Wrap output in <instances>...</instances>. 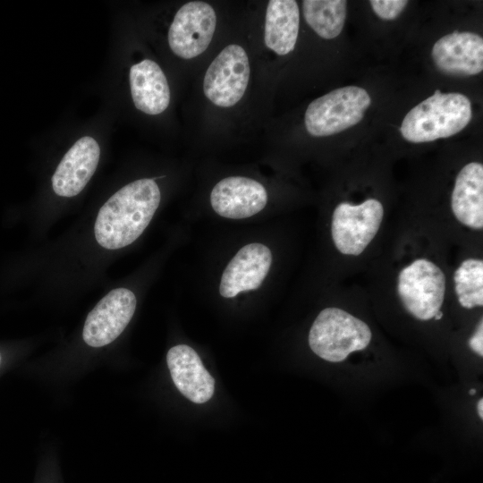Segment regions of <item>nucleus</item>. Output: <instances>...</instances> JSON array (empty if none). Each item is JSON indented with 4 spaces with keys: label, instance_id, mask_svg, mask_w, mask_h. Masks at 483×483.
<instances>
[{
    "label": "nucleus",
    "instance_id": "nucleus-15",
    "mask_svg": "<svg viewBox=\"0 0 483 483\" xmlns=\"http://www.w3.org/2000/svg\"><path fill=\"white\" fill-rule=\"evenodd\" d=\"M131 97L140 111L156 115L170 103V89L165 75L154 61L145 59L130 69Z\"/></svg>",
    "mask_w": 483,
    "mask_h": 483
},
{
    "label": "nucleus",
    "instance_id": "nucleus-8",
    "mask_svg": "<svg viewBox=\"0 0 483 483\" xmlns=\"http://www.w3.org/2000/svg\"><path fill=\"white\" fill-rule=\"evenodd\" d=\"M216 25V15L208 3L192 1L174 15L168 31V43L177 56L191 59L209 46Z\"/></svg>",
    "mask_w": 483,
    "mask_h": 483
},
{
    "label": "nucleus",
    "instance_id": "nucleus-1",
    "mask_svg": "<svg viewBox=\"0 0 483 483\" xmlns=\"http://www.w3.org/2000/svg\"><path fill=\"white\" fill-rule=\"evenodd\" d=\"M160 199L153 179H140L121 188L98 211L94 225L97 242L107 250L132 243L150 223Z\"/></svg>",
    "mask_w": 483,
    "mask_h": 483
},
{
    "label": "nucleus",
    "instance_id": "nucleus-11",
    "mask_svg": "<svg viewBox=\"0 0 483 483\" xmlns=\"http://www.w3.org/2000/svg\"><path fill=\"white\" fill-rule=\"evenodd\" d=\"M100 148L95 139L84 136L66 152L52 176L54 192L65 198L78 195L98 165Z\"/></svg>",
    "mask_w": 483,
    "mask_h": 483
},
{
    "label": "nucleus",
    "instance_id": "nucleus-23",
    "mask_svg": "<svg viewBox=\"0 0 483 483\" xmlns=\"http://www.w3.org/2000/svg\"><path fill=\"white\" fill-rule=\"evenodd\" d=\"M442 317H443V313L439 310V311L435 315L434 318H435L436 320H439V319L442 318Z\"/></svg>",
    "mask_w": 483,
    "mask_h": 483
},
{
    "label": "nucleus",
    "instance_id": "nucleus-24",
    "mask_svg": "<svg viewBox=\"0 0 483 483\" xmlns=\"http://www.w3.org/2000/svg\"><path fill=\"white\" fill-rule=\"evenodd\" d=\"M476 394V389H470V394Z\"/></svg>",
    "mask_w": 483,
    "mask_h": 483
},
{
    "label": "nucleus",
    "instance_id": "nucleus-9",
    "mask_svg": "<svg viewBox=\"0 0 483 483\" xmlns=\"http://www.w3.org/2000/svg\"><path fill=\"white\" fill-rule=\"evenodd\" d=\"M136 297L126 288L110 291L88 314L82 337L91 347H102L114 341L131 321Z\"/></svg>",
    "mask_w": 483,
    "mask_h": 483
},
{
    "label": "nucleus",
    "instance_id": "nucleus-21",
    "mask_svg": "<svg viewBox=\"0 0 483 483\" xmlns=\"http://www.w3.org/2000/svg\"><path fill=\"white\" fill-rule=\"evenodd\" d=\"M470 348L479 356H483V322L480 321L474 335L470 339Z\"/></svg>",
    "mask_w": 483,
    "mask_h": 483
},
{
    "label": "nucleus",
    "instance_id": "nucleus-20",
    "mask_svg": "<svg viewBox=\"0 0 483 483\" xmlns=\"http://www.w3.org/2000/svg\"><path fill=\"white\" fill-rule=\"evenodd\" d=\"M374 13L383 20H394L407 5L405 0H372L369 2Z\"/></svg>",
    "mask_w": 483,
    "mask_h": 483
},
{
    "label": "nucleus",
    "instance_id": "nucleus-18",
    "mask_svg": "<svg viewBox=\"0 0 483 483\" xmlns=\"http://www.w3.org/2000/svg\"><path fill=\"white\" fill-rule=\"evenodd\" d=\"M303 15L309 26L321 38L332 39L342 31L346 17V1L304 0Z\"/></svg>",
    "mask_w": 483,
    "mask_h": 483
},
{
    "label": "nucleus",
    "instance_id": "nucleus-3",
    "mask_svg": "<svg viewBox=\"0 0 483 483\" xmlns=\"http://www.w3.org/2000/svg\"><path fill=\"white\" fill-rule=\"evenodd\" d=\"M371 331L362 320L338 308L323 309L313 322L309 344L318 357L340 362L353 352L365 349Z\"/></svg>",
    "mask_w": 483,
    "mask_h": 483
},
{
    "label": "nucleus",
    "instance_id": "nucleus-6",
    "mask_svg": "<svg viewBox=\"0 0 483 483\" xmlns=\"http://www.w3.org/2000/svg\"><path fill=\"white\" fill-rule=\"evenodd\" d=\"M384 216L382 204L369 199L359 205L340 203L332 217V238L336 249L345 255H360L379 230Z\"/></svg>",
    "mask_w": 483,
    "mask_h": 483
},
{
    "label": "nucleus",
    "instance_id": "nucleus-10",
    "mask_svg": "<svg viewBox=\"0 0 483 483\" xmlns=\"http://www.w3.org/2000/svg\"><path fill=\"white\" fill-rule=\"evenodd\" d=\"M267 193L258 182L242 176H230L218 182L210 193V203L219 216L230 219L247 218L260 212Z\"/></svg>",
    "mask_w": 483,
    "mask_h": 483
},
{
    "label": "nucleus",
    "instance_id": "nucleus-14",
    "mask_svg": "<svg viewBox=\"0 0 483 483\" xmlns=\"http://www.w3.org/2000/svg\"><path fill=\"white\" fill-rule=\"evenodd\" d=\"M166 362L172 379L182 395L195 403L210 400L215 380L195 350L186 344L175 345L168 351Z\"/></svg>",
    "mask_w": 483,
    "mask_h": 483
},
{
    "label": "nucleus",
    "instance_id": "nucleus-16",
    "mask_svg": "<svg viewBox=\"0 0 483 483\" xmlns=\"http://www.w3.org/2000/svg\"><path fill=\"white\" fill-rule=\"evenodd\" d=\"M455 217L473 229L483 227V165L471 162L463 166L455 179L451 198Z\"/></svg>",
    "mask_w": 483,
    "mask_h": 483
},
{
    "label": "nucleus",
    "instance_id": "nucleus-5",
    "mask_svg": "<svg viewBox=\"0 0 483 483\" xmlns=\"http://www.w3.org/2000/svg\"><path fill=\"white\" fill-rule=\"evenodd\" d=\"M397 290L408 312L419 320H429L442 307L445 277L432 261L416 259L400 272Z\"/></svg>",
    "mask_w": 483,
    "mask_h": 483
},
{
    "label": "nucleus",
    "instance_id": "nucleus-12",
    "mask_svg": "<svg viewBox=\"0 0 483 483\" xmlns=\"http://www.w3.org/2000/svg\"><path fill=\"white\" fill-rule=\"evenodd\" d=\"M272 262L270 250L261 243H250L239 250L223 272L219 292L233 298L241 292L258 288Z\"/></svg>",
    "mask_w": 483,
    "mask_h": 483
},
{
    "label": "nucleus",
    "instance_id": "nucleus-4",
    "mask_svg": "<svg viewBox=\"0 0 483 483\" xmlns=\"http://www.w3.org/2000/svg\"><path fill=\"white\" fill-rule=\"evenodd\" d=\"M371 98L366 89L347 86L313 100L305 112V127L315 137H326L359 123Z\"/></svg>",
    "mask_w": 483,
    "mask_h": 483
},
{
    "label": "nucleus",
    "instance_id": "nucleus-25",
    "mask_svg": "<svg viewBox=\"0 0 483 483\" xmlns=\"http://www.w3.org/2000/svg\"><path fill=\"white\" fill-rule=\"evenodd\" d=\"M0 360H1V356H0Z\"/></svg>",
    "mask_w": 483,
    "mask_h": 483
},
{
    "label": "nucleus",
    "instance_id": "nucleus-13",
    "mask_svg": "<svg viewBox=\"0 0 483 483\" xmlns=\"http://www.w3.org/2000/svg\"><path fill=\"white\" fill-rule=\"evenodd\" d=\"M438 70L455 75H475L483 70V39L472 32H453L438 39L432 48Z\"/></svg>",
    "mask_w": 483,
    "mask_h": 483
},
{
    "label": "nucleus",
    "instance_id": "nucleus-17",
    "mask_svg": "<svg viewBox=\"0 0 483 483\" xmlns=\"http://www.w3.org/2000/svg\"><path fill=\"white\" fill-rule=\"evenodd\" d=\"M299 24L300 13L296 1H269L265 20L266 46L279 55L289 54L295 47Z\"/></svg>",
    "mask_w": 483,
    "mask_h": 483
},
{
    "label": "nucleus",
    "instance_id": "nucleus-19",
    "mask_svg": "<svg viewBox=\"0 0 483 483\" xmlns=\"http://www.w3.org/2000/svg\"><path fill=\"white\" fill-rule=\"evenodd\" d=\"M453 280L460 304L466 309L483 305V262L464 260L456 269Z\"/></svg>",
    "mask_w": 483,
    "mask_h": 483
},
{
    "label": "nucleus",
    "instance_id": "nucleus-7",
    "mask_svg": "<svg viewBox=\"0 0 483 483\" xmlns=\"http://www.w3.org/2000/svg\"><path fill=\"white\" fill-rule=\"evenodd\" d=\"M250 79V64L245 50L229 45L208 66L203 81L206 97L216 106L230 107L245 93Z\"/></svg>",
    "mask_w": 483,
    "mask_h": 483
},
{
    "label": "nucleus",
    "instance_id": "nucleus-22",
    "mask_svg": "<svg viewBox=\"0 0 483 483\" xmlns=\"http://www.w3.org/2000/svg\"><path fill=\"white\" fill-rule=\"evenodd\" d=\"M478 413L480 419H483V400L480 399L478 402Z\"/></svg>",
    "mask_w": 483,
    "mask_h": 483
},
{
    "label": "nucleus",
    "instance_id": "nucleus-2",
    "mask_svg": "<svg viewBox=\"0 0 483 483\" xmlns=\"http://www.w3.org/2000/svg\"><path fill=\"white\" fill-rule=\"evenodd\" d=\"M471 117V103L466 96L437 89L407 113L400 130L410 142H429L460 132Z\"/></svg>",
    "mask_w": 483,
    "mask_h": 483
}]
</instances>
